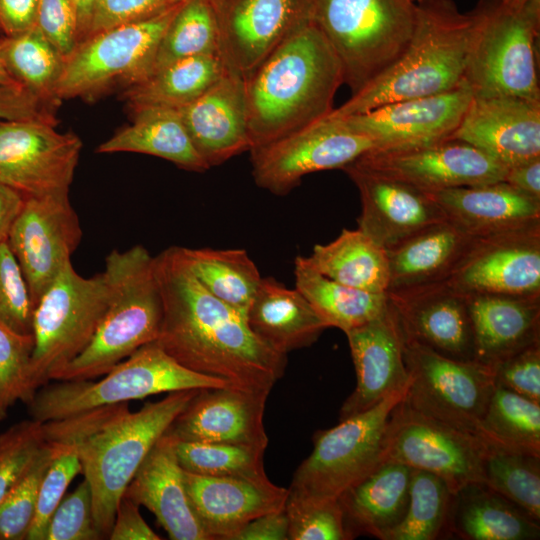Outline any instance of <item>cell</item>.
I'll return each instance as SVG.
<instances>
[{"label": "cell", "instance_id": "cell-1", "mask_svg": "<svg viewBox=\"0 0 540 540\" xmlns=\"http://www.w3.org/2000/svg\"><path fill=\"white\" fill-rule=\"evenodd\" d=\"M162 300L155 343L184 367L232 387L269 393L284 375L287 355L261 340L246 314L209 293L188 267L180 246L154 257Z\"/></svg>", "mask_w": 540, "mask_h": 540}, {"label": "cell", "instance_id": "cell-2", "mask_svg": "<svg viewBox=\"0 0 540 540\" xmlns=\"http://www.w3.org/2000/svg\"><path fill=\"white\" fill-rule=\"evenodd\" d=\"M244 80L251 149L326 118L344 84L338 57L305 19Z\"/></svg>", "mask_w": 540, "mask_h": 540}, {"label": "cell", "instance_id": "cell-3", "mask_svg": "<svg viewBox=\"0 0 540 540\" xmlns=\"http://www.w3.org/2000/svg\"><path fill=\"white\" fill-rule=\"evenodd\" d=\"M411 40L380 77L326 118L360 114L384 104L450 91L463 83L472 26L452 0H417Z\"/></svg>", "mask_w": 540, "mask_h": 540}, {"label": "cell", "instance_id": "cell-4", "mask_svg": "<svg viewBox=\"0 0 540 540\" xmlns=\"http://www.w3.org/2000/svg\"><path fill=\"white\" fill-rule=\"evenodd\" d=\"M104 270L112 296L88 345L50 376L56 381L92 380L108 373L140 347L155 342L162 322V300L154 256L142 245L113 250Z\"/></svg>", "mask_w": 540, "mask_h": 540}, {"label": "cell", "instance_id": "cell-5", "mask_svg": "<svg viewBox=\"0 0 540 540\" xmlns=\"http://www.w3.org/2000/svg\"><path fill=\"white\" fill-rule=\"evenodd\" d=\"M303 17L338 57L351 95L386 72L413 35L412 0H304Z\"/></svg>", "mask_w": 540, "mask_h": 540}, {"label": "cell", "instance_id": "cell-6", "mask_svg": "<svg viewBox=\"0 0 540 540\" xmlns=\"http://www.w3.org/2000/svg\"><path fill=\"white\" fill-rule=\"evenodd\" d=\"M200 389L170 392L136 412L125 403L79 446L92 496L94 524L108 538L123 493L137 469L177 415Z\"/></svg>", "mask_w": 540, "mask_h": 540}, {"label": "cell", "instance_id": "cell-7", "mask_svg": "<svg viewBox=\"0 0 540 540\" xmlns=\"http://www.w3.org/2000/svg\"><path fill=\"white\" fill-rule=\"evenodd\" d=\"M470 14L472 26L463 82L472 96L540 101V0L521 8L501 0H479Z\"/></svg>", "mask_w": 540, "mask_h": 540}, {"label": "cell", "instance_id": "cell-8", "mask_svg": "<svg viewBox=\"0 0 540 540\" xmlns=\"http://www.w3.org/2000/svg\"><path fill=\"white\" fill-rule=\"evenodd\" d=\"M229 386L225 380L184 367L151 342L118 363L99 381H59L42 386L28 406L31 418L44 423L150 395Z\"/></svg>", "mask_w": 540, "mask_h": 540}, {"label": "cell", "instance_id": "cell-9", "mask_svg": "<svg viewBox=\"0 0 540 540\" xmlns=\"http://www.w3.org/2000/svg\"><path fill=\"white\" fill-rule=\"evenodd\" d=\"M111 296L112 285L105 270L84 277L71 261L44 291L33 311L28 403L55 371L88 345Z\"/></svg>", "mask_w": 540, "mask_h": 540}, {"label": "cell", "instance_id": "cell-10", "mask_svg": "<svg viewBox=\"0 0 540 540\" xmlns=\"http://www.w3.org/2000/svg\"><path fill=\"white\" fill-rule=\"evenodd\" d=\"M407 388L332 428L316 431L313 450L296 469L289 492L312 499H337L381 465L386 460L391 414Z\"/></svg>", "mask_w": 540, "mask_h": 540}, {"label": "cell", "instance_id": "cell-11", "mask_svg": "<svg viewBox=\"0 0 540 540\" xmlns=\"http://www.w3.org/2000/svg\"><path fill=\"white\" fill-rule=\"evenodd\" d=\"M184 2L152 17L102 30L80 42L64 61L57 98L92 99L149 77L159 42Z\"/></svg>", "mask_w": 540, "mask_h": 540}, {"label": "cell", "instance_id": "cell-12", "mask_svg": "<svg viewBox=\"0 0 540 540\" xmlns=\"http://www.w3.org/2000/svg\"><path fill=\"white\" fill-rule=\"evenodd\" d=\"M410 381L403 399L411 409L480 436L479 427L495 388L492 368L440 355L404 338Z\"/></svg>", "mask_w": 540, "mask_h": 540}, {"label": "cell", "instance_id": "cell-13", "mask_svg": "<svg viewBox=\"0 0 540 540\" xmlns=\"http://www.w3.org/2000/svg\"><path fill=\"white\" fill-rule=\"evenodd\" d=\"M485 439L423 415L402 400L389 421L385 459L442 478L455 493L482 482Z\"/></svg>", "mask_w": 540, "mask_h": 540}, {"label": "cell", "instance_id": "cell-14", "mask_svg": "<svg viewBox=\"0 0 540 540\" xmlns=\"http://www.w3.org/2000/svg\"><path fill=\"white\" fill-rule=\"evenodd\" d=\"M374 142L354 133L336 120L320 122L250 150L255 183L276 195H285L308 174L343 169Z\"/></svg>", "mask_w": 540, "mask_h": 540}, {"label": "cell", "instance_id": "cell-15", "mask_svg": "<svg viewBox=\"0 0 540 540\" xmlns=\"http://www.w3.org/2000/svg\"><path fill=\"white\" fill-rule=\"evenodd\" d=\"M82 149L41 120H0V183L24 198L69 191Z\"/></svg>", "mask_w": 540, "mask_h": 540}, {"label": "cell", "instance_id": "cell-16", "mask_svg": "<svg viewBox=\"0 0 540 540\" xmlns=\"http://www.w3.org/2000/svg\"><path fill=\"white\" fill-rule=\"evenodd\" d=\"M352 163L427 193L503 181L507 171L483 151L452 137L409 147L373 149Z\"/></svg>", "mask_w": 540, "mask_h": 540}, {"label": "cell", "instance_id": "cell-17", "mask_svg": "<svg viewBox=\"0 0 540 540\" xmlns=\"http://www.w3.org/2000/svg\"><path fill=\"white\" fill-rule=\"evenodd\" d=\"M82 229L69 191L24 199L7 242L26 279L34 303L71 261Z\"/></svg>", "mask_w": 540, "mask_h": 540}, {"label": "cell", "instance_id": "cell-18", "mask_svg": "<svg viewBox=\"0 0 540 540\" xmlns=\"http://www.w3.org/2000/svg\"><path fill=\"white\" fill-rule=\"evenodd\" d=\"M446 281L466 295H540V223L475 238Z\"/></svg>", "mask_w": 540, "mask_h": 540}, {"label": "cell", "instance_id": "cell-19", "mask_svg": "<svg viewBox=\"0 0 540 540\" xmlns=\"http://www.w3.org/2000/svg\"><path fill=\"white\" fill-rule=\"evenodd\" d=\"M472 98L463 82L436 95L400 100L336 120L371 139L375 149H395L450 138Z\"/></svg>", "mask_w": 540, "mask_h": 540}, {"label": "cell", "instance_id": "cell-20", "mask_svg": "<svg viewBox=\"0 0 540 540\" xmlns=\"http://www.w3.org/2000/svg\"><path fill=\"white\" fill-rule=\"evenodd\" d=\"M388 301L404 338L445 357L474 360V342L466 295L446 280L389 291Z\"/></svg>", "mask_w": 540, "mask_h": 540}, {"label": "cell", "instance_id": "cell-21", "mask_svg": "<svg viewBox=\"0 0 540 540\" xmlns=\"http://www.w3.org/2000/svg\"><path fill=\"white\" fill-rule=\"evenodd\" d=\"M228 69L248 76L303 20L304 0H212Z\"/></svg>", "mask_w": 540, "mask_h": 540}, {"label": "cell", "instance_id": "cell-22", "mask_svg": "<svg viewBox=\"0 0 540 540\" xmlns=\"http://www.w3.org/2000/svg\"><path fill=\"white\" fill-rule=\"evenodd\" d=\"M269 393L232 386L200 389L170 424L176 441L217 442L265 450L263 417Z\"/></svg>", "mask_w": 540, "mask_h": 540}, {"label": "cell", "instance_id": "cell-23", "mask_svg": "<svg viewBox=\"0 0 540 540\" xmlns=\"http://www.w3.org/2000/svg\"><path fill=\"white\" fill-rule=\"evenodd\" d=\"M342 170L359 191L358 229L386 250L446 220L441 208L425 191L354 163Z\"/></svg>", "mask_w": 540, "mask_h": 540}, {"label": "cell", "instance_id": "cell-24", "mask_svg": "<svg viewBox=\"0 0 540 540\" xmlns=\"http://www.w3.org/2000/svg\"><path fill=\"white\" fill-rule=\"evenodd\" d=\"M345 334L356 387L341 406L340 420L370 409L410 381L404 335L389 301L381 315Z\"/></svg>", "mask_w": 540, "mask_h": 540}, {"label": "cell", "instance_id": "cell-25", "mask_svg": "<svg viewBox=\"0 0 540 540\" xmlns=\"http://www.w3.org/2000/svg\"><path fill=\"white\" fill-rule=\"evenodd\" d=\"M451 137L473 145L507 168L540 157V101L472 96Z\"/></svg>", "mask_w": 540, "mask_h": 540}, {"label": "cell", "instance_id": "cell-26", "mask_svg": "<svg viewBox=\"0 0 540 540\" xmlns=\"http://www.w3.org/2000/svg\"><path fill=\"white\" fill-rule=\"evenodd\" d=\"M187 492L209 540H233L254 518L284 509L289 489L268 477H216L185 471Z\"/></svg>", "mask_w": 540, "mask_h": 540}, {"label": "cell", "instance_id": "cell-27", "mask_svg": "<svg viewBox=\"0 0 540 540\" xmlns=\"http://www.w3.org/2000/svg\"><path fill=\"white\" fill-rule=\"evenodd\" d=\"M178 113L194 148L209 168L251 150L245 80L240 74L228 69Z\"/></svg>", "mask_w": 540, "mask_h": 540}, {"label": "cell", "instance_id": "cell-28", "mask_svg": "<svg viewBox=\"0 0 540 540\" xmlns=\"http://www.w3.org/2000/svg\"><path fill=\"white\" fill-rule=\"evenodd\" d=\"M122 497L152 512L172 540H209L192 507L175 440L166 432L151 448Z\"/></svg>", "mask_w": 540, "mask_h": 540}, {"label": "cell", "instance_id": "cell-29", "mask_svg": "<svg viewBox=\"0 0 540 540\" xmlns=\"http://www.w3.org/2000/svg\"><path fill=\"white\" fill-rule=\"evenodd\" d=\"M446 220L480 238L540 223V202L504 181L428 193Z\"/></svg>", "mask_w": 540, "mask_h": 540}, {"label": "cell", "instance_id": "cell-30", "mask_svg": "<svg viewBox=\"0 0 540 540\" xmlns=\"http://www.w3.org/2000/svg\"><path fill=\"white\" fill-rule=\"evenodd\" d=\"M466 301L475 361L491 367L540 342V295L469 294Z\"/></svg>", "mask_w": 540, "mask_h": 540}, {"label": "cell", "instance_id": "cell-31", "mask_svg": "<svg viewBox=\"0 0 540 540\" xmlns=\"http://www.w3.org/2000/svg\"><path fill=\"white\" fill-rule=\"evenodd\" d=\"M412 470L385 460L337 498L347 540L362 535L387 539L405 515Z\"/></svg>", "mask_w": 540, "mask_h": 540}, {"label": "cell", "instance_id": "cell-32", "mask_svg": "<svg viewBox=\"0 0 540 540\" xmlns=\"http://www.w3.org/2000/svg\"><path fill=\"white\" fill-rule=\"evenodd\" d=\"M474 240L444 220L387 249V292L447 280Z\"/></svg>", "mask_w": 540, "mask_h": 540}, {"label": "cell", "instance_id": "cell-33", "mask_svg": "<svg viewBox=\"0 0 540 540\" xmlns=\"http://www.w3.org/2000/svg\"><path fill=\"white\" fill-rule=\"evenodd\" d=\"M246 317L261 340L286 355L312 345L329 328L296 288L273 277L261 279Z\"/></svg>", "mask_w": 540, "mask_h": 540}, {"label": "cell", "instance_id": "cell-34", "mask_svg": "<svg viewBox=\"0 0 540 540\" xmlns=\"http://www.w3.org/2000/svg\"><path fill=\"white\" fill-rule=\"evenodd\" d=\"M539 520L483 482H471L453 494L448 533L464 540H535Z\"/></svg>", "mask_w": 540, "mask_h": 540}, {"label": "cell", "instance_id": "cell-35", "mask_svg": "<svg viewBox=\"0 0 540 540\" xmlns=\"http://www.w3.org/2000/svg\"><path fill=\"white\" fill-rule=\"evenodd\" d=\"M132 123L101 143L97 153L152 155L195 172L209 169L194 148L178 110L142 108L131 111Z\"/></svg>", "mask_w": 540, "mask_h": 540}, {"label": "cell", "instance_id": "cell-36", "mask_svg": "<svg viewBox=\"0 0 540 540\" xmlns=\"http://www.w3.org/2000/svg\"><path fill=\"white\" fill-rule=\"evenodd\" d=\"M228 70L221 55H201L176 61L123 90L131 111L142 108L179 110L192 103Z\"/></svg>", "mask_w": 540, "mask_h": 540}, {"label": "cell", "instance_id": "cell-37", "mask_svg": "<svg viewBox=\"0 0 540 540\" xmlns=\"http://www.w3.org/2000/svg\"><path fill=\"white\" fill-rule=\"evenodd\" d=\"M308 260L321 274L346 286L376 294L388 291L387 250L358 228H344L333 241L316 244Z\"/></svg>", "mask_w": 540, "mask_h": 540}, {"label": "cell", "instance_id": "cell-38", "mask_svg": "<svg viewBox=\"0 0 540 540\" xmlns=\"http://www.w3.org/2000/svg\"><path fill=\"white\" fill-rule=\"evenodd\" d=\"M295 288L306 298L328 327L344 333L381 315L388 307L386 294L352 288L321 274L308 260L294 261Z\"/></svg>", "mask_w": 540, "mask_h": 540}, {"label": "cell", "instance_id": "cell-39", "mask_svg": "<svg viewBox=\"0 0 540 540\" xmlns=\"http://www.w3.org/2000/svg\"><path fill=\"white\" fill-rule=\"evenodd\" d=\"M199 283L214 297L247 313L262 277L244 249L181 247Z\"/></svg>", "mask_w": 540, "mask_h": 540}, {"label": "cell", "instance_id": "cell-40", "mask_svg": "<svg viewBox=\"0 0 540 540\" xmlns=\"http://www.w3.org/2000/svg\"><path fill=\"white\" fill-rule=\"evenodd\" d=\"M2 55L13 79L36 96L60 104L56 89L64 58L35 26L2 39Z\"/></svg>", "mask_w": 540, "mask_h": 540}, {"label": "cell", "instance_id": "cell-41", "mask_svg": "<svg viewBox=\"0 0 540 540\" xmlns=\"http://www.w3.org/2000/svg\"><path fill=\"white\" fill-rule=\"evenodd\" d=\"M484 439L482 482L540 521V456Z\"/></svg>", "mask_w": 540, "mask_h": 540}, {"label": "cell", "instance_id": "cell-42", "mask_svg": "<svg viewBox=\"0 0 540 540\" xmlns=\"http://www.w3.org/2000/svg\"><path fill=\"white\" fill-rule=\"evenodd\" d=\"M213 54L222 56L213 2L186 0L159 42L152 73L185 58Z\"/></svg>", "mask_w": 540, "mask_h": 540}, {"label": "cell", "instance_id": "cell-43", "mask_svg": "<svg viewBox=\"0 0 540 540\" xmlns=\"http://www.w3.org/2000/svg\"><path fill=\"white\" fill-rule=\"evenodd\" d=\"M479 432L498 444L540 456V404L495 386Z\"/></svg>", "mask_w": 540, "mask_h": 540}, {"label": "cell", "instance_id": "cell-44", "mask_svg": "<svg viewBox=\"0 0 540 540\" xmlns=\"http://www.w3.org/2000/svg\"><path fill=\"white\" fill-rule=\"evenodd\" d=\"M453 494L439 476L413 469L405 515L386 540H435L449 537L448 520Z\"/></svg>", "mask_w": 540, "mask_h": 540}, {"label": "cell", "instance_id": "cell-45", "mask_svg": "<svg viewBox=\"0 0 540 540\" xmlns=\"http://www.w3.org/2000/svg\"><path fill=\"white\" fill-rule=\"evenodd\" d=\"M178 462L186 472L216 477L266 478L264 451L254 447L217 443L176 441Z\"/></svg>", "mask_w": 540, "mask_h": 540}, {"label": "cell", "instance_id": "cell-46", "mask_svg": "<svg viewBox=\"0 0 540 540\" xmlns=\"http://www.w3.org/2000/svg\"><path fill=\"white\" fill-rule=\"evenodd\" d=\"M45 440L52 445L54 453L40 485L34 518L26 535L27 540H45L52 514L70 483L82 470L80 444Z\"/></svg>", "mask_w": 540, "mask_h": 540}, {"label": "cell", "instance_id": "cell-47", "mask_svg": "<svg viewBox=\"0 0 540 540\" xmlns=\"http://www.w3.org/2000/svg\"><path fill=\"white\" fill-rule=\"evenodd\" d=\"M53 453L52 445L45 440V446L31 468L0 502V540L26 539L40 485Z\"/></svg>", "mask_w": 540, "mask_h": 540}, {"label": "cell", "instance_id": "cell-48", "mask_svg": "<svg viewBox=\"0 0 540 540\" xmlns=\"http://www.w3.org/2000/svg\"><path fill=\"white\" fill-rule=\"evenodd\" d=\"M284 510L289 540H347L337 499H312L289 492Z\"/></svg>", "mask_w": 540, "mask_h": 540}, {"label": "cell", "instance_id": "cell-49", "mask_svg": "<svg viewBox=\"0 0 540 540\" xmlns=\"http://www.w3.org/2000/svg\"><path fill=\"white\" fill-rule=\"evenodd\" d=\"M45 446L43 423H15L0 434V502L31 468Z\"/></svg>", "mask_w": 540, "mask_h": 540}, {"label": "cell", "instance_id": "cell-50", "mask_svg": "<svg viewBox=\"0 0 540 540\" xmlns=\"http://www.w3.org/2000/svg\"><path fill=\"white\" fill-rule=\"evenodd\" d=\"M34 348L32 334H20L0 321V420L17 402L28 403L29 366Z\"/></svg>", "mask_w": 540, "mask_h": 540}, {"label": "cell", "instance_id": "cell-51", "mask_svg": "<svg viewBox=\"0 0 540 540\" xmlns=\"http://www.w3.org/2000/svg\"><path fill=\"white\" fill-rule=\"evenodd\" d=\"M34 303L6 240L0 242V321L20 334H32Z\"/></svg>", "mask_w": 540, "mask_h": 540}, {"label": "cell", "instance_id": "cell-52", "mask_svg": "<svg viewBox=\"0 0 540 540\" xmlns=\"http://www.w3.org/2000/svg\"><path fill=\"white\" fill-rule=\"evenodd\" d=\"M98 539H103V536L94 524L91 490L84 479L73 492L63 497L55 509L45 540Z\"/></svg>", "mask_w": 540, "mask_h": 540}, {"label": "cell", "instance_id": "cell-53", "mask_svg": "<svg viewBox=\"0 0 540 540\" xmlns=\"http://www.w3.org/2000/svg\"><path fill=\"white\" fill-rule=\"evenodd\" d=\"M496 386L540 404V342L491 366Z\"/></svg>", "mask_w": 540, "mask_h": 540}, {"label": "cell", "instance_id": "cell-54", "mask_svg": "<svg viewBox=\"0 0 540 540\" xmlns=\"http://www.w3.org/2000/svg\"><path fill=\"white\" fill-rule=\"evenodd\" d=\"M184 1L98 0L91 13L89 24L82 41L110 27L152 17Z\"/></svg>", "mask_w": 540, "mask_h": 540}, {"label": "cell", "instance_id": "cell-55", "mask_svg": "<svg viewBox=\"0 0 540 540\" xmlns=\"http://www.w3.org/2000/svg\"><path fill=\"white\" fill-rule=\"evenodd\" d=\"M36 27L64 60L78 44V19L72 0H38Z\"/></svg>", "mask_w": 540, "mask_h": 540}, {"label": "cell", "instance_id": "cell-56", "mask_svg": "<svg viewBox=\"0 0 540 540\" xmlns=\"http://www.w3.org/2000/svg\"><path fill=\"white\" fill-rule=\"evenodd\" d=\"M59 103L42 99L20 85L0 84V120H41L56 124Z\"/></svg>", "mask_w": 540, "mask_h": 540}, {"label": "cell", "instance_id": "cell-57", "mask_svg": "<svg viewBox=\"0 0 540 540\" xmlns=\"http://www.w3.org/2000/svg\"><path fill=\"white\" fill-rule=\"evenodd\" d=\"M139 505L122 497L108 538L110 540H159L161 537L154 532L143 519Z\"/></svg>", "mask_w": 540, "mask_h": 540}, {"label": "cell", "instance_id": "cell-58", "mask_svg": "<svg viewBox=\"0 0 540 540\" xmlns=\"http://www.w3.org/2000/svg\"><path fill=\"white\" fill-rule=\"evenodd\" d=\"M38 0H0V27L7 35H20L36 26Z\"/></svg>", "mask_w": 540, "mask_h": 540}, {"label": "cell", "instance_id": "cell-59", "mask_svg": "<svg viewBox=\"0 0 540 540\" xmlns=\"http://www.w3.org/2000/svg\"><path fill=\"white\" fill-rule=\"evenodd\" d=\"M233 540H289L288 518L285 510L254 518L241 528Z\"/></svg>", "mask_w": 540, "mask_h": 540}, {"label": "cell", "instance_id": "cell-60", "mask_svg": "<svg viewBox=\"0 0 540 540\" xmlns=\"http://www.w3.org/2000/svg\"><path fill=\"white\" fill-rule=\"evenodd\" d=\"M503 181L540 202V157L508 167Z\"/></svg>", "mask_w": 540, "mask_h": 540}, {"label": "cell", "instance_id": "cell-61", "mask_svg": "<svg viewBox=\"0 0 540 540\" xmlns=\"http://www.w3.org/2000/svg\"><path fill=\"white\" fill-rule=\"evenodd\" d=\"M24 199L20 193L0 183V242L7 239L11 225L23 206Z\"/></svg>", "mask_w": 540, "mask_h": 540}, {"label": "cell", "instance_id": "cell-62", "mask_svg": "<svg viewBox=\"0 0 540 540\" xmlns=\"http://www.w3.org/2000/svg\"><path fill=\"white\" fill-rule=\"evenodd\" d=\"M78 19V44L82 41L91 17L93 8L98 0H72ZM77 44V45H78Z\"/></svg>", "mask_w": 540, "mask_h": 540}, {"label": "cell", "instance_id": "cell-63", "mask_svg": "<svg viewBox=\"0 0 540 540\" xmlns=\"http://www.w3.org/2000/svg\"><path fill=\"white\" fill-rule=\"evenodd\" d=\"M0 84L19 85L8 72L5 62L3 60L2 39H0Z\"/></svg>", "mask_w": 540, "mask_h": 540}, {"label": "cell", "instance_id": "cell-64", "mask_svg": "<svg viewBox=\"0 0 540 540\" xmlns=\"http://www.w3.org/2000/svg\"><path fill=\"white\" fill-rule=\"evenodd\" d=\"M501 1L511 7L521 8L527 5L528 3L532 2L533 0H501Z\"/></svg>", "mask_w": 540, "mask_h": 540}]
</instances>
